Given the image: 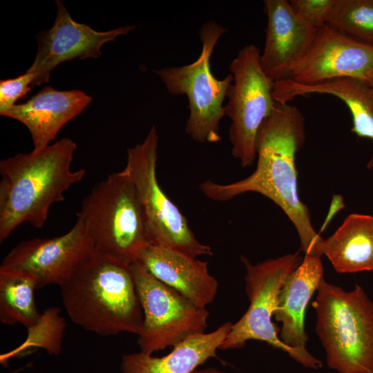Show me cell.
I'll use <instances>...</instances> for the list:
<instances>
[{"instance_id":"obj_22","label":"cell","mask_w":373,"mask_h":373,"mask_svg":"<svg viewBox=\"0 0 373 373\" xmlns=\"http://www.w3.org/2000/svg\"><path fill=\"white\" fill-rule=\"evenodd\" d=\"M327 25L356 42L373 47V0H337Z\"/></svg>"},{"instance_id":"obj_27","label":"cell","mask_w":373,"mask_h":373,"mask_svg":"<svg viewBox=\"0 0 373 373\" xmlns=\"http://www.w3.org/2000/svg\"><path fill=\"white\" fill-rule=\"evenodd\" d=\"M371 93L373 97V82L370 85Z\"/></svg>"},{"instance_id":"obj_10","label":"cell","mask_w":373,"mask_h":373,"mask_svg":"<svg viewBox=\"0 0 373 373\" xmlns=\"http://www.w3.org/2000/svg\"><path fill=\"white\" fill-rule=\"evenodd\" d=\"M242 261L246 270L245 291L249 306L233 324L220 349L240 348L249 340H258L286 352L296 361L295 352L280 341L272 317L286 278L301 262L299 251L254 265L243 256Z\"/></svg>"},{"instance_id":"obj_5","label":"cell","mask_w":373,"mask_h":373,"mask_svg":"<svg viewBox=\"0 0 373 373\" xmlns=\"http://www.w3.org/2000/svg\"><path fill=\"white\" fill-rule=\"evenodd\" d=\"M77 213L96 251L131 264L151 245L136 189L122 171L95 185Z\"/></svg>"},{"instance_id":"obj_21","label":"cell","mask_w":373,"mask_h":373,"mask_svg":"<svg viewBox=\"0 0 373 373\" xmlns=\"http://www.w3.org/2000/svg\"><path fill=\"white\" fill-rule=\"evenodd\" d=\"M37 280L31 274L0 269V322L6 325L20 323L27 329L39 320L35 300Z\"/></svg>"},{"instance_id":"obj_24","label":"cell","mask_w":373,"mask_h":373,"mask_svg":"<svg viewBox=\"0 0 373 373\" xmlns=\"http://www.w3.org/2000/svg\"><path fill=\"white\" fill-rule=\"evenodd\" d=\"M294 12L314 28L327 24L337 0H290Z\"/></svg>"},{"instance_id":"obj_6","label":"cell","mask_w":373,"mask_h":373,"mask_svg":"<svg viewBox=\"0 0 373 373\" xmlns=\"http://www.w3.org/2000/svg\"><path fill=\"white\" fill-rule=\"evenodd\" d=\"M226 29L211 20L199 31L202 50L193 62L179 67H166L154 72L173 95H186L189 116L185 132L194 141L216 143L221 140L220 123L225 115L224 101L233 83V75L217 79L211 73L210 60L214 48Z\"/></svg>"},{"instance_id":"obj_4","label":"cell","mask_w":373,"mask_h":373,"mask_svg":"<svg viewBox=\"0 0 373 373\" xmlns=\"http://www.w3.org/2000/svg\"><path fill=\"white\" fill-rule=\"evenodd\" d=\"M312 305L327 366L338 373H373V303L358 285L345 291L323 278Z\"/></svg>"},{"instance_id":"obj_25","label":"cell","mask_w":373,"mask_h":373,"mask_svg":"<svg viewBox=\"0 0 373 373\" xmlns=\"http://www.w3.org/2000/svg\"><path fill=\"white\" fill-rule=\"evenodd\" d=\"M35 77V74L26 71L15 78L0 81L1 115L13 107L17 100L26 96Z\"/></svg>"},{"instance_id":"obj_11","label":"cell","mask_w":373,"mask_h":373,"mask_svg":"<svg viewBox=\"0 0 373 373\" xmlns=\"http://www.w3.org/2000/svg\"><path fill=\"white\" fill-rule=\"evenodd\" d=\"M93 250L84 220L77 213L75 223L66 233L20 242L4 257L0 269L32 275L38 289L50 285L61 286Z\"/></svg>"},{"instance_id":"obj_18","label":"cell","mask_w":373,"mask_h":373,"mask_svg":"<svg viewBox=\"0 0 373 373\" xmlns=\"http://www.w3.org/2000/svg\"><path fill=\"white\" fill-rule=\"evenodd\" d=\"M233 323L228 321L210 332L192 335L159 357L142 352L126 354L122 373H192L210 358L216 356Z\"/></svg>"},{"instance_id":"obj_20","label":"cell","mask_w":373,"mask_h":373,"mask_svg":"<svg viewBox=\"0 0 373 373\" xmlns=\"http://www.w3.org/2000/svg\"><path fill=\"white\" fill-rule=\"evenodd\" d=\"M321 251L338 273L373 270V215L351 213L329 238Z\"/></svg>"},{"instance_id":"obj_19","label":"cell","mask_w":373,"mask_h":373,"mask_svg":"<svg viewBox=\"0 0 373 373\" xmlns=\"http://www.w3.org/2000/svg\"><path fill=\"white\" fill-rule=\"evenodd\" d=\"M309 94L330 95L340 99L352 115V132L360 137L373 140V97L370 85L350 78L311 84H298L289 79L274 83L273 97L278 102L288 103L298 96ZM367 166L373 167V154Z\"/></svg>"},{"instance_id":"obj_28","label":"cell","mask_w":373,"mask_h":373,"mask_svg":"<svg viewBox=\"0 0 373 373\" xmlns=\"http://www.w3.org/2000/svg\"><path fill=\"white\" fill-rule=\"evenodd\" d=\"M373 215V214H372Z\"/></svg>"},{"instance_id":"obj_9","label":"cell","mask_w":373,"mask_h":373,"mask_svg":"<svg viewBox=\"0 0 373 373\" xmlns=\"http://www.w3.org/2000/svg\"><path fill=\"white\" fill-rule=\"evenodd\" d=\"M131 267L144 316L137 335L141 352L153 354L205 332L209 316L207 308L196 306L155 278L139 261Z\"/></svg>"},{"instance_id":"obj_8","label":"cell","mask_w":373,"mask_h":373,"mask_svg":"<svg viewBox=\"0 0 373 373\" xmlns=\"http://www.w3.org/2000/svg\"><path fill=\"white\" fill-rule=\"evenodd\" d=\"M260 54L256 45H247L229 64L233 81L227 92L224 112L231 119V153L244 168L256 160L258 130L276 104L274 82L263 72Z\"/></svg>"},{"instance_id":"obj_17","label":"cell","mask_w":373,"mask_h":373,"mask_svg":"<svg viewBox=\"0 0 373 373\" xmlns=\"http://www.w3.org/2000/svg\"><path fill=\"white\" fill-rule=\"evenodd\" d=\"M137 261L199 307L207 308L216 296L218 283L206 261L152 244L142 251Z\"/></svg>"},{"instance_id":"obj_7","label":"cell","mask_w":373,"mask_h":373,"mask_svg":"<svg viewBox=\"0 0 373 373\" xmlns=\"http://www.w3.org/2000/svg\"><path fill=\"white\" fill-rule=\"evenodd\" d=\"M158 135L153 126L145 140L127 151L122 171L133 182L142 204L152 245L190 256H212L211 247L201 243L186 218L166 195L156 176Z\"/></svg>"},{"instance_id":"obj_2","label":"cell","mask_w":373,"mask_h":373,"mask_svg":"<svg viewBox=\"0 0 373 373\" xmlns=\"http://www.w3.org/2000/svg\"><path fill=\"white\" fill-rule=\"evenodd\" d=\"M76 143L64 137L40 150L0 162V242L23 222L41 228L50 207L82 180L85 169L73 170Z\"/></svg>"},{"instance_id":"obj_13","label":"cell","mask_w":373,"mask_h":373,"mask_svg":"<svg viewBox=\"0 0 373 373\" xmlns=\"http://www.w3.org/2000/svg\"><path fill=\"white\" fill-rule=\"evenodd\" d=\"M57 15L52 27L37 36V51L27 72L35 74L32 87L48 83L52 70L66 61L97 58L101 48L120 35H128L135 26L99 32L75 21L62 1H56Z\"/></svg>"},{"instance_id":"obj_3","label":"cell","mask_w":373,"mask_h":373,"mask_svg":"<svg viewBox=\"0 0 373 373\" xmlns=\"http://www.w3.org/2000/svg\"><path fill=\"white\" fill-rule=\"evenodd\" d=\"M59 287L77 326L100 336L140 334L144 316L131 264L94 249Z\"/></svg>"},{"instance_id":"obj_12","label":"cell","mask_w":373,"mask_h":373,"mask_svg":"<svg viewBox=\"0 0 373 373\" xmlns=\"http://www.w3.org/2000/svg\"><path fill=\"white\" fill-rule=\"evenodd\" d=\"M342 78L370 85L373 82V47L356 42L326 24L318 29L309 50L287 79L311 84Z\"/></svg>"},{"instance_id":"obj_1","label":"cell","mask_w":373,"mask_h":373,"mask_svg":"<svg viewBox=\"0 0 373 373\" xmlns=\"http://www.w3.org/2000/svg\"><path fill=\"white\" fill-rule=\"evenodd\" d=\"M305 140V119L300 110L276 101L274 109L261 124L256 137L257 165L248 177L226 184L209 180L200 184L202 192L216 201H227L255 192L269 198L295 227L305 255L322 256L323 239L314 229L309 211L298 191L296 154Z\"/></svg>"},{"instance_id":"obj_23","label":"cell","mask_w":373,"mask_h":373,"mask_svg":"<svg viewBox=\"0 0 373 373\" xmlns=\"http://www.w3.org/2000/svg\"><path fill=\"white\" fill-rule=\"evenodd\" d=\"M65 328L66 321L60 316L59 308L52 307L46 309L38 321L28 328V337L24 343L10 352L1 355V361L35 347L43 348L50 354H59Z\"/></svg>"},{"instance_id":"obj_26","label":"cell","mask_w":373,"mask_h":373,"mask_svg":"<svg viewBox=\"0 0 373 373\" xmlns=\"http://www.w3.org/2000/svg\"><path fill=\"white\" fill-rule=\"evenodd\" d=\"M192 373H227L216 367H209L202 369H197Z\"/></svg>"},{"instance_id":"obj_16","label":"cell","mask_w":373,"mask_h":373,"mask_svg":"<svg viewBox=\"0 0 373 373\" xmlns=\"http://www.w3.org/2000/svg\"><path fill=\"white\" fill-rule=\"evenodd\" d=\"M92 97L79 90H58L45 86L25 103L15 104L2 116L21 122L40 150L55 140L61 128L79 115Z\"/></svg>"},{"instance_id":"obj_14","label":"cell","mask_w":373,"mask_h":373,"mask_svg":"<svg viewBox=\"0 0 373 373\" xmlns=\"http://www.w3.org/2000/svg\"><path fill=\"white\" fill-rule=\"evenodd\" d=\"M323 278L321 256L305 255L299 265L287 276L280 291L274 319L281 323L280 341L292 350L296 362L307 368L318 370L323 363L306 349L305 331L307 306Z\"/></svg>"},{"instance_id":"obj_15","label":"cell","mask_w":373,"mask_h":373,"mask_svg":"<svg viewBox=\"0 0 373 373\" xmlns=\"http://www.w3.org/2000/svg\"><path fill=\"white\" fill-rule=\"evenodd\" d=\"M267 23L260 65L274 82L289 77L292 68L311 46L318 28L307 23L292 10L289 1L265 0Z\"/></svg>"}]
</instances>
